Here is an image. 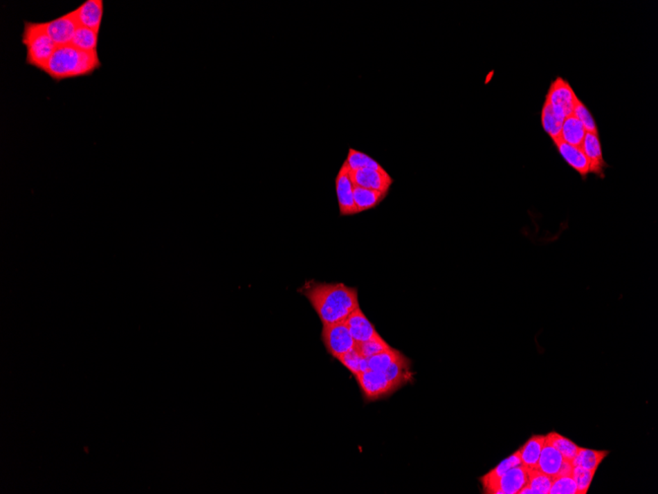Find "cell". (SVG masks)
<instances>
[{"label": "cell", "instance_id": "obj_31", "mask_svg": "<svg viewBox=\"0 0 658 494\" xmlns=\"http://www.w3.org/2000/svg\"><path fill=\"white\" fill-rule=\"evenodd\" d=\"M595 472L588 470L587 468L581 467H574L572 472L574 482L578 488V494H587L590 488L592 479H594Z\"/></svg>", "mask_w": 658, "mask_h": 494}, {"label": "cell", "instance_id": "obj_12", "mask_svg": "<svg viewBox=\"0 0 658 494\" xmlns=\"http://www.w3.org/2000/svg\"><path fill=\"white\" fill-rule=\"evenodd\" d=\"M556 149L561 155L567 164L574 169L583 180L590 175V162L583 152V148L565 143L561 138L553 140Z\"/></svg>", "mask_w": 658, "mask_h": 494}, {"label": "cell", "instance_id": "obj_14", "mask_svg": "<svg viewBox=\"0 0 658 494\" xmlns=\"http://www.w3.org/2000/svg\"><path fill=\"white\" fill-rule=\"evenodd\" d=\"M346 326L353 336L356 343L368 342L372 338H378L380 333L376 331V328L371 322L369 321L366 315L363 313L361 308L353 312L344 321Z\"/></svg>", "mask_w": 658, "mask_h": 494}, {"label": "cell", "instance_id": "obj_9", "mask_svg": "<svg viewBox=\"0 0 658 494\" xmlns=\"http://www.w3.org/2000/svg\"><path fill=\"white\" fill-rule=\"evenodd\" d=\"M529 477L527 468L520 465L509 470L502 475L497 481L489 486L484 493L489 494H520L524 486H527Z\"/></svg>", "mask_w": 658, "mask_h": 494}, {"label": "cell", "instance_id": "obj_22", "mask_svg": "<svg viewBox=\"0 0 658 494\" xmlns=\"http://www.w3.org/2000/svg\"><path fill=\"white\" fill-rule=\"evenodd\" d=\"M564 120H565L558 117V116L553 112L552 106L550 105L548 100L545 99L542 111H541V125H542L544 131L550 136L552 141L556 140V139L561 138L562 127Z\"/></svg>", "mask_w": 658, "mask_h": 494}, {"label": "cell", "instance_id": "obj_28", "mask_svg": "<svg viewBox=\"0 0 658 494\" xmlns=\"http://www.w3.org/2000/svg\"><path fill=\"white\" fill-rule=\"evenodd\" d=\"M402 356L399 350L392 349L369 357V370L385 373L387 368Z\"/></svg>", "mask_w": 658, "mask_h": 494}, {"label": "cell", "instance_id": "obj_1", "mask_svg": "<svg viewBox=\"0 0 658 494\" xmlns=\"http://www.w3.org/2000/svg\"><path fill=\"white\" fill-rule=\"evenodd\" d=\"M300 291L308 299L322 324L341 323L360 308L358 289L343 284L311 280Z\"/></svg>", "mask_w": 658, "mask_h": 494}, {"label": "cell", "instance_id": "obj_2", "mask_svg": "<svg viewBox=\"0 0 658 494\" xmlns=\"http://www.w3.org/2000/svg\"><path fill=\"white\" fill-rule=\"evenodd\" d=\"M101 66L98 52L86 53L73 46L67 45L55 48L43 73L60 82L91 75Z\"/></svg>", "mask_w": 658, "mask_h": 494}, {"label": "cell", "instance_id": "obj_26", "mask_svg": "<svg viewBox=\"0 0 658 494\" xmlns=\"http://www.w3.org/2000/svg\"><path fill=\"white\" fill-rule=\"evenodd\" d=\"M345 164L351 172L361 170V169H381L383 167L376 160L372 158L366 153L358 152V150L349 148L348 156L346 158Z\"/></svg>", "mask_w": 658, "mask_h": 494}, {"label": "cell", "instance_id": "obj_18", "mask_svg": "<svg viewBox=\"0 0 658 494\" xmlns=\"http://www.w3.org/2000/svg\"><path fill=\"white\" fill-rule=\"evenodd\" d=\"M544 444H545V436H532L529 441L518 450L522 464L525 468H537Z\"/></svg>", "mask_w": 658, "mask_h": 494}, {"label": "cell", "instance_id": "obj_29", "mask_svg": "<svg viewBox=\"0 0 658 494\" xmlns=\"http://www.w3.org/2000/svg\"><path fill=\"white\" fill-rule=\"evenodd\" d=\"M355 347L356 349L359 351V354L366 357V358L392 349V347L381 338V336H378V338H372V340H368V342L356 343Z\"/></svg>", "mask_w": 658, "mask_h": 494}, {"label": "cell", "instance_id": "obj_21", "mask_svg": "<svg viewBox=\"0 0 658 494\" xmlns=\"http://www.w3.org/2000/svg\"><path fill=\"white\" fill-rule=\"evenodd\" d=\"M608 451H597V450L581 448L572 461L574 467H581L588 470L596 473L601 461L606 458Z\"/></svg>", "mask_w": 658, "mask_h": 494}, {"label": "cell", "instance_id": "obj_17", "mask_svg": "<svg viewBox=\"0 0 658 494\" xmlns=\"http://www.w3.org/2000/svg\"><path fill=\"white\" fill-rule=\"evenodd\" d=\"M387 194L388 192L374 191V190L365 189V187L355 185L354 201L358 213L376 208L383 199L387 198Z\"/></svg>", "mask_w": 658, "mask_h": 494}, {"label": "cell", "instance_id": "obj_30", "mask_svg": "<svg viewBox=\"0 0 658 494\" xmlns=\"http://www.w3.org/2000/svg\"><path fill=\"white\" fill-rule=\"evenodd\" d=\"M573 113L581 120V124L585 127V131L590 132V134H599L598 127H597L596 122H595L592 113H590L587 107L583 104V102L581 101L580 98L576 100Z\"/></svg>", "mask_w": 658, "mask_h": 494}, {"label": "cell", "instance_id": "obj_3", "mask_svg": "<svg viewBox=\"0 0 658 494\" xmlns=\"http://www.w3.org/2000/svg\"><path fill=\"white\" fill-rule=\"evenodd\" d=\"M22 43L27 51L26 64L41 71L45 69L46 64L57 48L46 34L42 23L25 22Z\"/></svg>", "mask_w": 658, "mask_h": 494}, {"label": "cell", "instance_id": "obj_24", "mask_svg": "<svg viewBox=\"0 0 658 494\" xmlns=\"http://www.w3.org/2000/svg\"><path fill=\"white\" fill-rule=\"evenodd\" d=\"M527 472L529 477L527 486L531 491V494H549L554 479L537 468H527Z\"/></svg>", "mask_w": 658, "mask_h": 494}, {"label": "cell", "instance_id": "obj_23", "mask_svg": "<svg viewBox=\"0 0 658 494\" xmlns=\"http://www.w3.org/2000/svg\"><path fill=\"white\" fill-rule=\"evenodd\" d=\"M98 39H99L98 32L79 26L74 34L71 45L83 52L96 53L98 52Z\"/></svg>", "mask_w": 658, "mask_h": 494}, {"label": "cell", "instance_id": "obj_6", "mask_svg": "<svg viewBox=\"0 0 658 494\" xmlns=\"http://www.w3.org/2000/svg\"><path fill=\"white\" fill-rule=\"evenodd\" d=\"M355 378L367 401H376L396 391L385 373L367 370L356 375Z\"/></svg>", "mask_w": 658, "mask_h": 494}, {"label": "cell", "instance_id": "obj_27", "mask_svg": "<svg viewBox=\"0 0 658 494\" xmlns=\"http://www.w3.org/2000/svg\"><path fill=\"white\" fill-rule=\"evenodd\" d=\"M337 360L340 361V363L345 366L354 375V377L360 373L369 370L368 358L361 356L356 347L349 350L343 356H339Z\"/></svg>", "mask_w": 658, "mask_h": 494}, {"label": "cell", "instance_id": "obj_7", "mask_svg": "<svg viewBox=\"0 0 658 494\" xmlns=\"http://www.w3.org/2000/svg\"><path fill=\"white\" fill-rule=\"evenodd\" d=\"M336 187L341 217H353L358 214L354 201L355 185L352 180V172L345 162L337 174Z\"/></svg>", "mask_w": 658, "mask_h": 494}, {"label": "cell", "instance_id": "obj_11", "mask_svg": "<svg viewBox=\"0 0 658 494\" xmlns=\"http://www.w3.org/2000/svg\"><path fill=\"white\" fill-rule=\"evenodd\" d=\"M581 148L590 162V174H594L601 179L605 178V170L608 168V165L603 158L599 134L587 132Z\"/></svg>", "mask_w": 658, "mask_h": 494}, {"label": "cell", "instance_id": "obj_4", "mask_svg": "<svg viewBox=\"0 0 658 494\" xmlns=\"http://www.w3.org/2000/svg\"><path fill=\"white\" fill-rule=\"evenodd\" d=\"M578 99L568 81L562 77H557L551 83L546 95V100L552 106L553 112L563 120L574 113Z\"/></svg>", "mask_w": 658, "mask_h": 494}, {"label": "cell", "instance_id": "obj_5", "mask_svg": "<svg viewBox=\"0 0 658 494\" xmlns=\"http://www.w3.org/2000/svg\"><path fill=\"white\" fill-rule=\"evenodd\" d=\"M322 340L327 351L336 359L356 347L354 338L344 322L323 324Z\"/></svg>", "mask_w": 658, "mask_h": 494}, {"label": "cell", "instance_id": "obj_15", "mask_svg": "<svg viewBox=\"0 0 658 494\" xmlns=\"http://www.w3.org/2000/svg\"><path fill=\"white\" fill-rule=\"evenodd\" d=\"M564 461L565 458L563 455L552 445L546 442L545 440V444H544L540 457H539L538 464H537V468L544 474L550 475L553 479H555L559 475Z\"/></svg>", "mask_w": 658, "mask_h": 494}, {"label": "cell", "instance_id": "obj_13", "mask_svg": "<svg viewBox=\"0 0 658 494\" xmlns=\"http://www.w3.org/2000/svg\"><path fill=\"white\" fill-rule=\"evenodd\" d=\"M78 26L88 28L99 33L104 16L103 0H87L74 10Z\"/></svg>", "mask_w": 658, "mask_h": 494}, {"label": "cell", "instance_id": "obj_32", "mask_svg": "<svg viewBox=\"0 0 658 494\" xmlns=\"http://www.w3.org/2000/svg\"><path fill=\"white\" fill-rule=\"evenodd\" d=\"M549 494H578V488L572 475L555 477Z\"/></svg>", "mask_w": 658, "mask_h": 494}, {"label": "cell", "instance_id": "obj_20", "mask_svg": "<svg viewBox=\"0 0 658 494\" xmlns=\"http://www.w3.org/2000/svg\"><path fill=\"white\" fill-rule=\"evenodd\" d=\"M520 465H522V459H520V451L518 450V451L515 452V453L509 457V458L502 461L496 468H493L488 474L483 475V477L479 479L481 484H482L483 491L492 486L495 482L497 481L502 475L506 474L509 470Z\"/></svg>", "mask_w": 658, "mask_h": 494}, {"label": "cell", "instance_id": "obj_16", "mask_svg": "<svg viewBox=\"0 0 658 494\" xmlns=\"http://www.w3.org/2000/svg\"><path fill=\"white\" fill-rule=\"evenodd\" d=\"M585 127L574 113H572L563 122L561 139L569 145L581 148L585 139Z\"/></svg>", "mask_w": 658, "mask_h": 494}, {"label": "cell", "instance_id": "obj_8", "mask_svg": "<svg viewBox=\"0 0 658 494\" xmlns=\"http://www.w3.org/2000/svg\"><path fill=\"white\" fill-rule=\"evenodd\" d=\"M42 26L57 46L71 45L74 34L79 27L74 10L60 16L57 19L43 22Z\"/></svg>", "mask_w": 658, "mask_h": 494}, {"label": "cell", "instance_id": "obj_19", "mask_svg": "<svg viewBox=\"0 0 658 494\" xmlns=\"http://www.w3.org/2000/svg\"><path fill=\"white\" fill-rule=\"evenodd\" d=\"M388 381L392 383L395 390L401 388L402 385L409 382L412 377L410 372V363L403 354L396 361H394L385 372Z\"/></svg>", "mask_w": 658, "mask_h": 494}, {"label": "cell", "instance_id": "obj_10", "mask_svg": "<svg viewBox=\"0 0 658 494\" xmlns=\"http://www.w3.org/2000/svg\"><path fill=\"white\" fill-rule=\"evenodd\" d=\"M352 180L355 185L374 191L390 192L394 184V179L385 169H361L352 172Z\"/></svg>", "mask_w": 658, "mask_h": 494}, {"label": "cell", "instance_id": "obj_25", "mask_svg": "<svg viewBox=\"0 0 658 494\" xmlns=\"http://www.w3.org/2000/svg\"><path fill=\"white\" fill-rule=\"evenodd\" d=\"M545 440L546 442L552 445L554 448L557 449L558 451L563 455L565 460L573 461L574 457L578 454V450H580V447H578L576 443L569 440V438L555 432V431L546 435Z\"/></svg>", "mask_w": 658, "mask_h": 494}]
</instances>
